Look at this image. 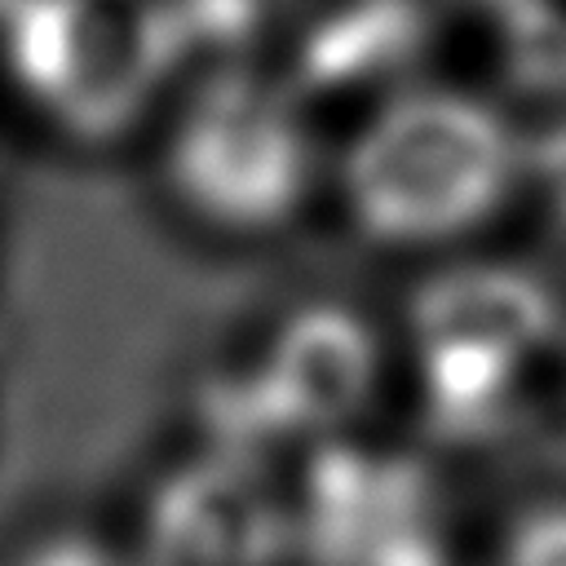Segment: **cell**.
Listing matches in <instances>:
<instances>
[{
	"label": "cell",
	"instance_id": "6",
	"mask_svg": "<svg viewBox=\"0 0 566 566\" xmlns=\"http://www.w3.org/2000/svg\"><path fill=\"white\" fill-rule=\"evenodd\" d=\"M504 566H566V504L522 513L509 531Z\"/></svg>",
	"mask_w": 566,
	"mask_h": 566
},
{
	"label": "cell",
	"instance_id": "2",
	"mask_svg": "<svg viewBox=\"0 0 566 566\" xmlns=\"http://www.w3.org/2000/svg\"><path fill=\"white\" fill-rule=\"evenodd\" d=\"M314 181V142L301 106L261 75L199 84L172 115L164 186L199 226L234 239L283 230Z\"/></svg>",
	"mask_w": 566,
	"mask_h": 566
},
{
	"label": "cell",
	"instance_id": "5",
	"mask_svg": "<svg viewBox=\"0 0 566 566\" xmlns=\"http://www.w3.org/2000/svg\"><path fill=\"white\" fill-rule=\"evenodd\" d=\"M279 517L265 491L234 469L199 464L155 500L146 566H270Z\"/></svg>",
	"mask_w": 566,
	"mask_h": 566
},
{
	"label": "cell",
	"instance_id": "3",
	"mask_svg": "<svg viewBox=\"0 0 566 566\" xmlns=\"http://www.w3.org/2000/svg\"><path fill=\"white\" fill-rule=\"evenodd\" d=\"M380 349L371 327L340 305L292 314L265 358V398L287 424L327 433L371 398Z\"/></svg>",
	"mask_w": 566,
	"mask_h": 566
},
{
	"label": "cell",
	"instance_id": "1",
	"mask_svg": "<svg viewBox=\"0 0 566 566\" xmlns=\"http://www.w3.org/2000/svg\"><path fill=\"white\" fill-rule=\"evenodd\" d=\"M522 177L513 124L464 88H407L380 102L345 146L340 195L354 230L380 248H442L486 226Z\"/></svg>",
	"mask_w": 566,
	"mask_h": 566
},
{
	"label": "cell",
	"instance_id": "4",
	"mask_svg": "<svg viewBox=\"0 0 566 566\" xmlns=\"http://www.w3.org/2000/svg\"><path fill=\"white\" fill-rule=\"evenodd\" d=\"M557 305L544 283L504 265H460L420 287L411 327L420 349H451L517 367L553 336Z\"/></svg>",
	"mask_w": 566,
	"mask_h": 566
},
{
	"label": "cell",
	"instance_id": "8",
	"mask_svg": "<svg viewBox=\"0 0 566 566\" xmlns=\"http://www.w3.org/2000/svg\"><path fill=\"white\" fill-rule=\"evenodd\" d=\"M486 4H495V9H513V4H522V0H486Z\"/></svg>",
	"mask_w": 566,
	"mask_h": 566
},
{
	"label": "cell",
	"instance_id": "7",
	"mask_svg": "<svg viewBox=\"0 0 566 566\" xmlns=\"http://www.w3.org/2000/svg\"><path fill=\"white\" fill-rule=\"evenodd\" d=\"M13 566H128V562L88 531H49L31 539L13 557Z\"/></svg>",
	"mask_w": 566,
	"mask_h": 566
}]
</instances>
